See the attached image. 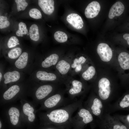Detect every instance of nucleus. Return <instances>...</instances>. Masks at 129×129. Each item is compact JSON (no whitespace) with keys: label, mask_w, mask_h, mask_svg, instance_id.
I'll use <instances>...</instances> for the list:
<instances>
[{"label":"nucleus","mask_w":129,"mask_h":129,"mask_svg":"<svg viewBox=\"0 0 129 129\" xmlns=\"http://www.w3.org/2000/svg\"><path fill=\"white\" fill-rule=\"evenodd\" d=\"M10 25L9 22L7 20L6 16H0V28L2 29L9 27Z\"/></svg>","instance_id":"nucleus-31"},{"label":"nucleus","mask_w":129,"mask_h":129,"mask_svg":"<svg viewBox=\"0 0 129 129\" xmlns=\"http://www.w3.org/2000/svg\"><path fill=\"white\" fill-rule=\"evenodd\" d=\"M96 123L102 129H126L127 127L116 117L105 113Z\"/></svg>","instance_id":"nucleus-2"},{"label":"nucleus","mask_w":129,"mask_h":129,"mask_svg":"<svg viewBox=\"0 0 129 129\" xmlns=\"http://www.w3.org/2000/svg\"><path fill=\"white\" fill-rule=\"evenodd\" d=\"M22 52L21 48L17 47L11 50L8 52V57L11 59H15L21 55Z\"/></svg>","instance_id":"nucleus-25"},{"label":"nucleus","mask_w":129,"mask_h":129,"mask_svg":"<svg viewBox=\"0 0 129 129\" xmlns=\"http://www.w3.org/2000/svg\"><path fill=\"white\" fill-rule=\"evenodd\" d=\"M28 32L26 24L22 22H20L18 24V29L16 32V35L18 37H23V35L27 34Z\"/></svg>","instance_id":"nucleus-26"},{"label":"nucleus","mask_w":129,"mask_h":129,"mask_svg":"<svg viewBox=\"0 0 129 129\" xmlns=\"http://www.w3.org/2000/svg\"><path fill=\"white\" fill-rule=\"evenodd\" d=\"M96 70L92 66L88 67L87 69L83 73L82 76L83 78L86 81H89L91 79L95 74Z\"/></svg>","instance_id":"nucleus-23"},{"label":"nucleus","mask_w":129,"mask_h":129,"mask_svg":"<svg viewBox=\"0 0 129 129\" xmlns=\"http://www.w3.org/2000/svg\"><path fill=\"white\" fill-rule=\"evenodd\" d=\"M124 6L120 1H118L115 3L111 8L108 14V17L112 19L115 16H120L124 12Z\"/></svg>","instance_id":"nucleus-10"},{"label":"nucleus","mask_w":129,"mask_h":129,"mask_svg":"<svg viewBox=\"0 0 129 129\" xmlns=\"http://www.w3.org/2000/svg\"><path fill=\"white\" fill-rule=\"evenodd\" d=\"M20 77V74L17 71L14 70L11 72H7L4 75L5 79L4 83L5 84H7L16 81L19 79Z\"/></svg>","instance_id":"nucleus-13"},{"label":"nucleus","mask_w":129,"mask_h":129,"mask_svg":"<svg viewBox=\"0 0 129 129\" xmlns=\"http://www.w3.org/2000/svg\"><path fill=\"white\" fill-rule=\"evenodd\" d=\"M73 102L68 97H65L61 93L55 94L47 99L44 104L45 107L48 108H58L68 105Z\"/></svg>","instance_id":"nucleus-5"},{"label":"nucleus","mask_w":129,"mask_h":129,"mask_svg":"<svg viewBox=\"0 0 129 129\" xmlns=\"http://www.w3.org/2000/svg\"></svg>","instance_id":"nucleus-38"},{"label":"nucleus","mask_w":129,"mask_h":129,"mask_svg":"<svg viewBox=\"0 0 129 129\" xmlns=\"http://www.w3.org/2000/svg\"><path fill=\"white\" fill-rule=\"evenodd\" d=\"M36 76L38 79L45 81H53L57 78L56 75L54 73L41 70L36 72Z\"/></svg>","instance_id":"nucleus-14"},{"label":"nucleus","mask_w":129,"mask_h":129,"mask_svg":"<svg viewBox=\"0 0 129 129\" xmlns=\"http://www.w3.org/2000/svg\"><path fill=\"white\" fill-rule=\"evenodd\" d=\"M23 110L24 113L28 116V119L30 122H33L35 118V116L33 113V108L28 103H26L23 105Z\"/></svg>","instance_id":"nucleus-21"},{"label":"nucleus","mask_w":129,"mask_h":129,"mask_svg":"<svg viewBox=\"0 0 129 129\" xmlns=\"http://www.w3.org/2000/svg\"><path fill=\"white\" fill-rule=\"evenodd\" d=\"M86 60V59L82 56L78 58H75L74 60L73 63L71 65V67L73 68H75L78 65L84 63Z\"/></svg>","instance_id":"nucleus-32"},{"label":"nucleus","mask_w":129,"mask_h":129,"mask_svg":"<svg viewBox=\"0 0 129 129\" xmlns=\"http://www.w3.org/2000/svg\"><path fill=\"white\" fill-rule=\"evenodd\" d=\"M29 16L35 19H39L41 18L42 14L38 9L33 8L31 9L29 11Z\"/></svg>","instance_id":"nucleus-27"},{"label":"nucleus","mask_w":129,"mask_h":129,"mask_svg":"<svg viewBox=\"0 0 129 129\" xmlns=\"http://www.w3.org/2000/svg\"><path fill=\"white\" fill-rule=\"evenodd\" d=\"M83 105L88 110L93 116L100 118L103 114L107 113V106L97 96L92 95L89 96L85 101Z\"/></svg>","instance_id":"nucleus-1"},{"label":"nucleus","mask_w":129,"mask_h":129,"mask_svg":"<svg viewBox=\"0 0 129 129\" xmlns=\"http://www.w3.org/2000/svg\"><path fill=\"white\" fill-rule=\"evenodd\" d=\"M56 68L61 74L64 75L68 72L70 68V64L64 60L59 61L56 65Z\"/></svg>","instance_id":"nucleus-19"},{"label":"nucleus","mask_w":129,"mask_h":129,"mask_svg":"<svg viewBox=\"0 0 129 129\" xmlns=\"http://www.w3.org/2000/svg\"><path fill=\"white\" fill-rule=\"evenodd\" d=\"M54 36L55 39L59 43L64 42L67 40L68 37L67 34L62 31H56L54 33Z\"/></svg>","instance_id":"nucleus-24"},{"label":"nucleus","mask_w":129,"mask_h":129,"mask_svg":"<svg viewBox=\"0 0 129 129\" xmlns=\"http://www.w3.org/2000/svg\"><path fill=\"white\" fill-rule=\"evenodd\" d=\"M20 90V88L18 86H12L5 92L3 94V97L6 100L11 99L19 92Z\"/></svg>","instance_id":"nucleus-18"},{"label":"nucleus","mask_w":129,"mask_h":129,"mask_svg":"<svg viewBox=\"0 0 129 129\" xmlns=\"http://www.w3.org/2000/svg\"><path fill=\"white\" fill-rule=\"evenodd\" d=\"M1 126H2L1 124V121H0V129L1 128Z\"/></svg>","instance_id":"nucleus-36"},{"label":"nucleus","mask_w":129,"mask_h":129,"mask_svg":"<svg viewBox=\"0 0 129 129\" xmlns=\"http://www.w3.org/2000/svg\"><path fill=\"white\" fill-rule=\"evenodd\" d=\"M82 103L80 105L75 114L73 116L71 121V123L78 124L81 128L94 121V117L88 110L83 107Z\"/></svg>","instance_id":"nucleus-3"},{"label":"nucleus","mask_w":129,"mask_h":129,"mask_svg":"<svg viewBox=\"0 0 129 129\" xmlns=\"http://www.w3.org/2000/svg\"><path fill=\"white\" fill-rule=\"evenodd\" d=\"M28 59V53L26 52L22 53L15 62L16 67L19 69L24 68L27 65Z\"/></svg>","instance_id":"nucleus-17"},{"label":"nucleus","mask_w":129,"mask_h":129,"mask_svg":"<svg viewBox=\"0 0 129 129\" xmlns=\"http://www.w3.org/2000/svg\"><path fill=\"white\" fill-rule=\"evenodd\" d=\"M101 9L99 3L96 1H93L89 3L86 7L85 14L86 17L92 18L96 16L98 14Z\"/></svg>","instance_id":"nucleus-8"},{"label":"nucleus","mask_w":129,"mask_h":129,"mask_svg":"<svg viewBox=\"0 0 129 129\" xmlns=\"http://www.w3.org/2000/svg\"><path fill=\"white\" fill-rule=\"evenodd\" d=\"M123 37L126 41L127 44L129 45V33L124 34L123 36Z\"/></svg>","instance_id":"nucleus-33"},{"label":"nucleus","mask_w":129,"mask_h":129,"mask_svg":"<svg viewBox=\"0 0 129 129\" xmlns=\"http://www.w3.org/2000/svg\"><path fill=\"white\" fill-rule=\"evenodd\" d=\"M38 5L45 14L50 15L54 11V1L53 0H39Z\"/></svg>","instance_id":"nucleus-11"},{"label":"nucleus","mask_w":129,"mask_h":129,"mask_svg":"<svg viewBox=\"0 0 129 129\" xmlns=\"http://www.w3.org/2000/svg\"><path fill=\"white\" fill-rule=\"evenodd\" d=\"M27 35H29V32H28L27 33Z\"/></svg>","instance_id":"nucleus-37"},{"label":"nucleus","mask_w":129,"mask_h":129,"mask_svg":"<svg viewBox=\"0 0 129 129\" xmlns=\"http://www.w3.org/2000/svg\"><path fill=\"white\" fill-rule=\"evenodd\" d=\"M53 86L51 85H46L39 87L36 90L35 95L37 98L39 99H43L47 97L52 91Z\"/></svg>","instance_id":"nucleus-12"},{"label":"nucleus","mask_w":129,"mask_h":129,"mask_svg":"<svg viewBox=\"0 0 129 129\" xmlns=\"http://www.w3.org/2000/svg\"><path fill=\"white\" fill-rule=\"evenodd\" d=\"M29 32L30 38L34 41H38L39 35L38 26L35 24H32L30 27Z\"/></svg>","instance_id":"nucleus-22"},{"label":"nucleus","mask_w":129,"mask_h":129,"mask_svg":"<svg viewBox=\"0 0 129 129\" xmlns=\"http://www.w3.org/2000/svg\"><path fill=\"white\" fill-rule=\"evenodd\" d=\"M20 44L18 39L15 36H13L9 39L7 46L9 48H11Z\"/></svg>","instance_id":"nucleus-29"},{"label":"nucleus","mask_w":129,"mask_h":129,"mask_svg":"<svg viewBox=\"0 0 129 129\" xmlns=\"http://www.w3.org/2000/svg\"><path fill=\"white\" fill-rule=\"evenodd\" d=\"M18 12L24 10L28 5V3L25 0H15Z\"/></svg>","instance_id":"nucleus-28"},{"label":"nucleus","mask_w":129,"mask_h":129,"mask_svg":"<svg viewBox=\"0 0 129 129\" xmlns=\"http://www.w3.org/2000/svg\"><path fill=\"white\" fill-rule=\"evenodd\" d=\"M2 74L1 73V72H0V81H1V79L2 77Z\"/></svg>","instance_id":"nucleus-35"},{"label":"nucleus","mask_w":129,"mask_h":129,"mask_svg":"<svg viewBox=\"0 0 129 129\" xmlns=\"http://www.w3.org/2000/svg\"><path fill=\"white\" fill-rule=\"evenodd\" d=\"M82 68V65L81 64H79L76 66L75 68V71L76 72L80 71L81 70Z\"/></svg>","instance_id":"nucleus-34"},{"label":"nucleus","mask_w":129,"mask_h":129,"mask_svg":"<svg viewBox=\"0 0 129 129\" xmlns=\"http://www.w3.org/2000/svg\"><path fill=\"white\" fill-rule=\"evenodd\" d=\"M98 88L97 96L107 107V104L113 100L110 81L106 78H101L98 82Z\"/></svg>","instance_id":"nucleus-4"},{"label":"nucleus","mask_w":129,"mask_h":129,"mask_svg":"<svg viewBox=\"0 0 129 129\" xmlns=\"http://www.w3.org/2000/svg\"><path fill=\"white\" fill-rule=\"evenodd\" d=\"M118 61L121 68L124 70L129 69V54L126 52H122L119 54Z\"/></svg>","instance_id":"nucleus-15"},{"label":"nucleus","mask_w":129,"mask_h":129,"mask_svg":"<svg viewBox=\"0 0 129 129\" xmlns=\"http://www.w3.org/2000/svg\"><path fill=\"white\" fill-rule=\"evenodd\" d=\"M59 59V56L57 54H52L47 57L42 61L41 66L43 68H48L55 65Z\"/></svg>","instance_id":"nucleus-16"},{"label":"nucleus","mask_w":129,"mask_h":129,"mask_svg":"<svg viewBox=\"0 0 129 129\" xmlns=\"http://www.w3.org/2000/svg\"><path fill=\"white\" fill-rule=\"evenodd\" d=\"M97 52L101 60L104 62L109 61L112 58V50L108 45L105 43H100L98 45Z\"/></svg>","instance_id":"nucleus-6"},{"label":"nucleus","mask_w":129,"mask_h":129,"mask_svg":"<svg viewBox=\"0 0 129 129\" xmlns=\"http://www.w3.org/2000/svg\"><path fill=\"white\" fill-rule=\"evenodd\" d=\"M83 87V84L81 82L76 80H73L71 87L68 89L69 98L74 102L79 100L76 97L81 93Z\"/></svg>","instance_id":"nucleus-7"},{"label":"nucleus","mask_w":129,"mask_h":129,"mask_svg":"<svg viewBox=\"0 0 129 129\" xmlns=\"http://www.w3.org/2000/svg\"><path fill=\"white\" fill-rule=\"evenodd\" d=\"M8 113L11 123L14 125H16L19 121L20 115L19 110L16 108L12 107L9 109Z\"/></svg>","instance_id":"nucleus-20"},{"label":"nucleus","mask_w":129,"mask_h":129,"mask_svg":"<svg viewBox=\"0 0 129 129\" xmlns=\"http://www.w3.org/2000/svg\"><path fill=\"white\" fill-rule=\"evenodd\" d=\"M117 117L121 122H123L129 128V114L126 115L119 114L114 115Z\"/></svg>","instance_id":"nucleus-30"},{"label":"nucleus","mask_w":129,"mask_h":129,"mask_svg":"<svg viewBox=\"0 0 129 129\" xmlns=\"http://www.w3.org/2000/svg\"><path fill=\"white\" fill-rule=\"evenodd\" d=\"M66 20L70 24L77 29H80L83 26L84 23L81 17L78 14L72 13L68 15Z\"/></svg>","instance_id":"nucleus-9"}]
</instances>
